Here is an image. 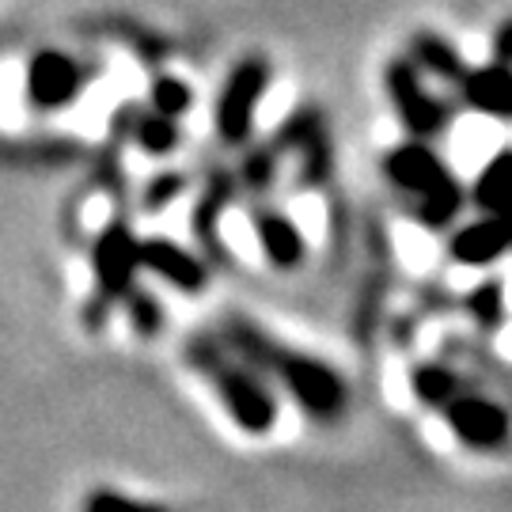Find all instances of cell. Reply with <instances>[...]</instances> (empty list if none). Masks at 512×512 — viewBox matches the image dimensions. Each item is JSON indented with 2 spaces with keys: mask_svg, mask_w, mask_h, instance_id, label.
Segmentation results:
<instances>
[{
  "mask_svg": "<svg viewBox=\"0 0 512 512\" xmlns=\"http://www.w3.org/2000/svg\"><path fill=\"white\" fill-rule=\"evenodd\" d=\"M217 384H220V395H224L228 410L236 414V421L243 429H270L274 403H270L247 376H239L232 368H217Z\"/></svg>",
  "mask_w": 512,
  "mask_h": 512,
  "instance_id": "cell-6",
  "label": "cell"
},
{
  "mask_svg": "<svg viewBox=\"0 0 512 512\" xmlns=\"http://www.w3.org/2000/svg\"><path fill=\"white\" fill-rule=\"evenodd\" d=\"M505 141V129L490 114H475V118H463L452 129V160L459 164V171H482V167L494 160Z\"/></svg>",
  "mask_w": 512,
  "mask_h": 512,
  "instance_id": "cell-4",
  "label": "cell"
},
{
  "mask_svg": "<svg viewBox=\"0 0 512 512\" xmlns=\"http://www.w3.org/2000/svg\"><path fill=\"white\" fill-rule=\"evenodd\" d=\"M391 84H395V99H399V107H403L406 122L421 133H429V129L437 126L440 110L421 95V88L414 84V76H406V69H395L391 73Z\"/></svg>",
  "mask_w": 512,
  "mask_h": 512,
  "instance_id": "cell-11",
  "label": "cell"
},
{
  "mask_svg": "<svg viewBox=\"0 0 512 512\" xmlns=\"http://www.w3.org/2000/svg\"><path fill=\"white\" fill-rule=\"evenodd\" d=\"M266 92H270V88H266V69H262L258 61L239 65L236 73H232V80H228V88H224L220 107H217V126L228 141H243V137H247V129L255 122V110Z\"/></svg>",
  "mask_w": 512,
  "mask_h": 512,
  "instance_id": "cell-1",
  "label": "cell"
},
{
  "mask_svg": "<svg viewBox=\"0 0 512 512\" xmlns=\"http://www.w3.org/2000/svg\"><path fill=\"white\" fill-rule=\"evenodd\" d=\"M179 190H183V179H179V175H160L156 183L148 186V194H145L148 213H160V209H167V202H171V198H179Z\"/></svg>",
  "mask_w": 512,
  "mask_h": 512,
  "instance_id": "cell-21",
  "label": "cell"
},
{
  "mask_svg": "<svg viewBox=\"0 0 512 512\" xmlns=\"http://www.w3.org/2000/svg\"><path fill=\"white\" fill-rule=\"evenodd\" d=\"M418 391L425 395V399H444V395L452 391V380H448V376H437V372H421Z\"/></svg>",
  "mask_w": 512,
  "mask_h": 512,
  "instance_id": "cell-24",
  "label": "cell"
},
{
  "mask_svg": "<svg viewBox=\"0 0 512 512\" xmlns=\"http://www.w3.org/2000/svg\"><path fill=\"white\" fill-rule=\"evenodd\" d=\"M293 220H296V228L304 232V239L323 236V205L315 202V198H300L293 209Z\"/></svg>",
  "mask_w": 512,
  "mask_h": 512,
  "instance_id": "cell-20",
  "label": "cell"
},
{
  "mask_svg": "<svg viewBox=\"0 0 512 512\" xmlns=\"http://www.w3.org/2000/svg\"><path fill=\"white\" fill-rule=\"evenodd\" d=\"M497 57H512V27H505L497 38Z\"/></svg>",
  "mask_w": 512,
  "mask_h": 512,
  "instance_id": "cell-28",
  "label": "cell"
},
{
  "mask_svg": "<svg viewBox=\"0 0 512 512\" xmlns=\"http://www.w3.org/2000/svg\"><path fill=\"white\" fill-rule=\"evenodd\" d=\"M456 205H459V194L448 179H440L433 190H425V217L429 220H448L456 213Z\"/></svg>",
  "mask_w": 512,
  "mask_h": 512,
  "instance_id": "cell-18",
  "label": "cell"
},
{
  "mask_svg": "<svg viewBox=\"0 0 512 512\" xmlns=\"http://www.w3.org/2000/svg\"><path fill=\"white\" fill-rule=\"evenodd\" d=\"M129 315H133V327L141 330V334H156L160 330V308H156V300L148 293H129Z\"/></svg>",
  "mask_w": 512,
  "mask_h": 512,
  "instance_id": "cell-19",
  "label": "cell"
},
{
  "mask_svg": "<svg viewBox=\"0 0 512 512\" xmlns=\"http://www.w3.org/2000/svg\"><path fill=\"white\" fill-rule=\"evenodd\" d=\"M471 95L486 110H512V80L501 73H486L471 84Z\"/></svg>",
  "mask_w": 512,
  "mask_h": 512,
  "instance_id": "cell-16",
  "label": "cell"
},
{
  "mask_svg": "<svg viewBox=\"0 0 512 512\" xmlns=\"http://www.w3.org/2000/svg\"><path fill=\"white\" fill-rule=\"evenodd\" d=\"M497 353H505L512 361V323L509 327H501V334H497Z\"/></svg>",
  "mask_w": 512,
  "mask_h": 512,
  "instance_id": "cell-27",
  "label": "cell"
},
{
  "mask_svg": "<svg viewBox=\"0 0 512 512\" xmlns=\"http://www.w3.org/2000/svg\"><path fill=\"white\" fill-rule=\"evenodd\" d=\"M429 440H433V444H440V448H448V444H452V429H448V425H444V421H429Z\"/></svg>",
  "mask_w": 512,
  "mask_h": 512,
  "instance_id": "cell-26",
  "label": "cell"
},
{
  "mask_svg": "<svg viewBox=\"0 0 512 512\" xmlns=\"http://www.w3.org/2000/svg\"><path fill=\"white\" fill-rule=\"evenodd\" d=\"M258 243L262 255H270L277 266H293L304 247V232L296 228L293 217H258Z\"/></svg>",
  "mask_w": 512,
  "mask_h": 512,
  "instance_id": "cell-9",
  "label": "cell"
},
{
  "mask_svg": "<svg viewBox=\"0 0 512 512\" xmlns=\"http://www.w3.org/2000/svg\"><path fill=\"white\" fill-rule=\"evenodd\" d=\"M384 387H387V399L395 406H410V399H414V384H410V376L403 372V365H387L384 372Z\"/></svg>",
  "mask_w": 512,
  "mask_h": 512,
  "instance_id": "cell-22",
  "label": "cell"
},
{
  "mask_svg": "<svg viewBox=\"0 0 512 512\" xmlns=\"http://www.w3.org/2000/svg\"><path fill=\"white\" fill-rule=\"evenodd\" d=\"M421 54H425V61H429L440 76H448V80H452V76L459 73V57L452 54L448 46H440V42H429V38H425V42H421Z\"/></svg>",
  "mask_w": 512,
  "mask_h": 512,
  "instance_id": "cell-23",
  "label": "cell"
},
{
  "mask_svg": "<svg viewBox=\"0 0 512 512\" xmlns=\"http://www.w3.org/2000/svg\"><path fill=\"white\" fill-rule=\"evenodd\" d=\"M391 171H395V179L403 186H410V190H433V186L444 179L440 175V164L425 152V148H403L395 160H391Z\"/></svg>",
  "mask_w": 512,
  "mask_h": 512,
  "instance_id": "cell-10",
  "label": "cell"
},
{
  "mask_svg": "<svg viewBox=\"0 0 512 512\" xmlns=\"http://www.w3.org/2000/svg\"><path fill=\"white\" fill-rule=\"evenodd\" d=\"M152 103L160 114L167 118H179L186 107H190V88H186L183 80H175V76H160L156 84H152Z\"/></svg>",
  "mask_w": 512,
  "mask_h": 512,
  "instance_id": "cell-17",
  "label": "cell"
},
{
  "mask_svg": "<svg viewBox=\"0 0 512 512\" xmlns=\"http://www.w3.org/2000/svg\"><path fill=\"white\" fill-rule=\"evenodd\" d=\"M452 425L459 429V437L475 440V444H494V440L505 433V418L486 403H463L456 410V421H452Z\"/></svg>",
  "mask_w": 512,
  "mask_h": 512,
  "instance_id": "cell-12",
  "label": "cell"
},
{
  "mask_svg": "<svg viewBox=\"0 0 512 512\" xmlns=\"http://www.w3.org/2000/svg\"><path fill=\"white\" fill-rule=\"evenodd\" d=\"M285 380L293 384V391L311 406V410H334L338 403V384L327 368L304 365V361H285Z\"/></svg>",
  "mask_w": 512,
  "mask_h": 512,
  "instance_id": "cell-7",
  "label": "cell"
},
{
  "mask_svg": "<svg viewBox=\"0 0 512 512\" xmlns=\"http://www.w3.org/2000/svg\"><path fill=\"white\" fill-rule=\"evenodd\" d=\"M399 251H403L410 270H429L437 262V243L421 228H399Z\"/></svg>",
  "mask_w": 512,
  "mask_h": 512,
  "instance_id": "cell-15",
  "label": "cell"
},
{
  "mask_svg": "<svg viewBox=\"0 0 512 512\" xmlns=\"http://www.w3.org/2000/svg\"><path fill=\"white\" fill-rule=\"evenodd\" d=\"M247 175H251V179H247L251 186H266L270 183V179H266V175H270V160H251Z\"/></svg>",
  "mask_w": 512,
  "mask_h": 512,
  "instance_id": "cell-25",
  "label": "cell"
},
{
  "mask_svg": "<svg viewBox=\"0 0 512 512\" xmlns=\"http://www.w3.org/2000/svg\"><path fill=\"white\" fill-rule=\"evenodd\" d=\"M27 95H31L35 107L46 110L73 103L80 95V69L73 65V57L57 54V50H42L27 69Z\"/></svg>",
  "mask_w": 512,
  "mask_h": 512,
  "instance_id": "cell-3",
  "label": "cell"
},
{
  "mask_svg": "<svg viewBox=\"0 0 512 512\" xmlns=\"http://www.w3.org/2000/svg\"><path fill=\"white\" fill-rule=\"evenodd\" d=\"M509 236H512V228L509 224H501V220L475 224V228L459 232L456 258L459 262H471V266H482V262H490V258H497L505 247H509Z\"/></svg>",
  "mask_w": 512,
  "mask_h": 512,
  "instance_id": "cell-8",
  "label": "cell"
},
{
  "mask_svg": "<svg viewBox=\"0 0 512 512\" xmlns=\"http://www.w3.org/2000/svg\"><path fill=\"white\" fill-rule=\"evenodd\" d=\"M505 304L512 308V266L505 270Z\"/></svg>",
  "mask_w": 512,
  "mask_h": 512,
  "instance_id": "cell-29",
  "label": "cell"
},
{
  "mask_svg": "<svg viewBox=\"0 0 512 512\" xmlns=\"http://www.w3.org/2000/svg\"><path fill=\"white\" fill-rule=\"evenodd\" d=\"M478 198L497 213H512V156H494L482 167Z\"/></svg>",
  "mask_w": 512,
  "mask_h": 512,
  "instance_id": "cell-13",
  "label": "cell"
},
{
  "mask_svg": "<svg viewBox=\"0 0 512 512\" xmlns=\"http://www.w3.org/2000/svg\"><path fill=\"white\" fill-rule=\"evenodd\" d=\"M141 262H145L156 277H164L175 289H183V293H198L205 285L202 262L194 255H186L179 243H171V239H164V236H152L141 243Z\"/></svg>",
  "mask_w": 512,
  "mask_h": 512,
  "instance_id": "cell-5",
  "label": "cell"
},
{
  "mask_svg": "<svg viewBox=\"0 0 512 512\" xmlns=\"http://www.w3.org/2000/svg\"><path fill=\"white\" fill-rule=\"evenodd\" d=\"M92 266L95 281L107 296L129 293V281L137 274V266H145L141 262V243L133 239L126 224H110V228H103V236L95 239Z\"/></svg>",
  "mask_w": 512,
  "mask_h": 512,
  "instance_id": "cell-2",
  "label": "cell"
},
{
  "mask_svg": "<svg viewBox=\"0 0 512 512\" xmlns=\"http://www.w3.org/2000/svg\"><path fill=\"white\" fill-rule=\"evenodd\" d=\"M137 141L145 148L148 156H167L171 148L179 145V129H175V118H167L156 110V118H145L137 122Z\"/></svg>",
  "mask_w": 512,
  "mask_h": 512,
  "instance_id": "cell-14",
  "label": "cell"
}]
</instances>
